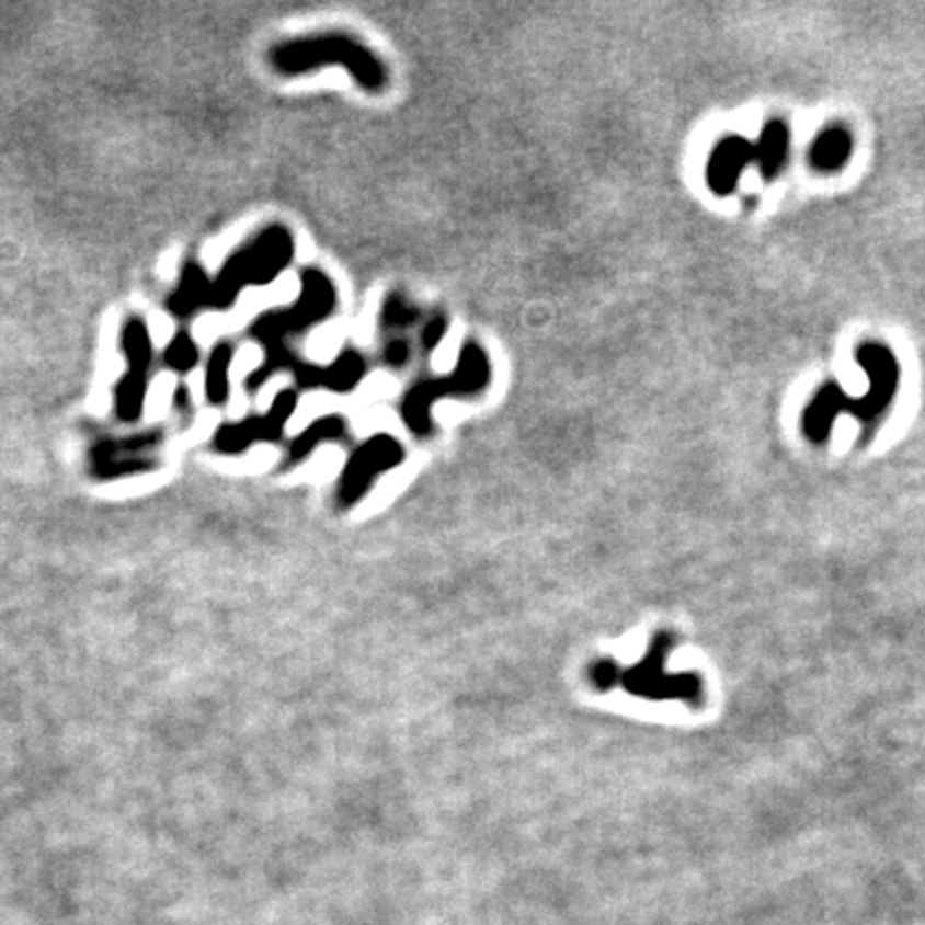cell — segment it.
I'll list each match as a JSON object with an SVG mask.
<instances>
[{
    "label": "cell",
    "mask_w": 925,
    "mask_h": 925,
    "mask_svg": "<svg viewBox=\"0 0 925 925\" xmlns=\"http://www.w3.org/2000/svg\"><path fill=\"white\" fill-rule=\"evenodd\" d=\"M269 65L285 78H298L322 67H343L365 93L379 94L388 89L390 73L386 62L369 46L347 33H316L278 42L269 49Z\"/></svg>",
    "instance_id": "obj_1"
},
{
    "label": "cell",
    "mask_w": 925,
    "mask_h": 925,
    "mask_svg": "<svg viewBox=\"0 0 925 925\" xmlns=\"http://www.w3.org/2000/svg\"><path fill=\"white\" fill-rule=\"evenodd\" d=\"M855 356L870 377V390L859 399H850L835 384L823 386L816 397L808 403L801 416V429L806 437L814 444H823L830 439L833 418L837 414L848 412L864 422H875L884 414V410L895 397L900 367L893 352L882 343H864L857 347Z\"/></svg>",
    "instance_id": "obj_2"
},
{
    "label": "cell",
    "mask_w": 925,
    "mask_h": 925,
    "mask_svg": "<svg viewBox=\"0 0 925 925\" xmlns=\"http://www.w3.org/2000/svg\"><path fill=\"white\" fill-rule=\"evenodd\" d=\"M493 379V367L487 350L476 341H465L455 369L448 375L416 379L401 399V420L418 437L429 439L435 433L433 406L444 399H471L482 395Z\"/></svg>",
    "instance_id": "obj_3"
},
{
    "label": "cell",
    "mask_w": 925,
    "mask_h": 925,
    "mask_svg": "<svg viewBox=\"0 0 925 925\" xmlns=\"http://www.w3.org/2000/svg\"><path fill=\"white\" fill-rule=\"evenodd\" d=\"M294 253L296 242L292 231L281 224L264 228L233 251L219 275L213 278L208 309L230 311L242 289L262 287L281 277L292 266Z\"/></svg>",
    "instance_id": "obj_4"
},
{
    "label": "cell",
    "mask_w": 925,
    "mask_h": 925,
    "mask_svg": "<svg viewBox=\"0 0 925 925\" xmlns=\"http://www.w3.org/2000/svg\"><path fill=\"white\" fill-rule=\"evenodd\" d=\"M336 287L320 269H305L300 273V292L294 305L262 313L249 326V336L264 347V356L283 354L289 339H296L311 328L326 322L336 309Z\"/></svg>",
    "instance_id": "obj_5"
},
{
    "label": "cell",
    "mask_w": 925,
    "mask_h": 925,
    "mask_svg": "<svg viewBox=\"0 0 925 925\" xmlns=\"http://www.w3.org/2000/svg\"><path fill=\"white\" fill-rule=\"evenodd\" d=\"M677 637L673 632H655L649 641L646 658L626 669L621 673V688L628 694L641 696V698H655V700H669L680 698L688 700L690 705H700L705 690L703 682L696 673H666V658L671 655V649L675 648Z\"/></svg>",
    "instance_id": "obj_6"
},
{
    "label": "cell",
    "mask_w": 925,
    "mask_h": 925,
    "mask_svg": "<svg viewBox=\"0 0 925 925\" xmlns=\"http://www.w3.org/2000/svg\"><path fill=\"white\" fill-rule=\"evenodd\" d=\"M121 352L127 369L114 386V414L123 424H136L146 406L155 347L148 326L141 318H129L121 330Z\"/></svg>",
    "instance_id": "obj_7"
},
{
    "label": "cell",
    "mask_w": 925,
    "mask_h": 925,
    "mask_svg": "<svg viewBox=\"0 0 925 925\" xmlns=\"http://www.w3.org/2000/svg\"><path fill=\"white\" fill-rule=\"evenodd\" d=\"M165 433L146 429L129 435H103L89 450V473L96 480H116L157 467Z\"/></svg>",
    "instance_id": "obj_8"
},
{
    "label": "cell",
    "mask_w": 925,
    "mask_h": 925,
    "mask_svg": "<svg viewBox=\"0 0 925 925\" xmlns=\"http://www.w3.org/2000/svg\"><path fill=\"white\" fill-rule=\"evenodd\" d=\"M406 461L403 444L390 433H377L352 450L336 482V506L354 509L365 500L379 476Z\"/></svg>",
    "instance_id": "obj_9"
},
{
    "label": "cell",
    "mask_w": 925,
    "mask_h": 925,
    "mask_svg": "<svg viewBox=\"0 0 925 925\" xmlns=\"http://www.w3.org/2000/svg\"><path fill=\"white\" fill-rule=\"evenodd\" d=\"M298 408V390H281L269 412L242 418L221 424L213 435V448L221 455L247 453L253 444H273L283 437V431Z\"/></svg>",
    "instance_id": "obj_10"
},
{
    "label": "cell",
    "mask_w": 925,
    "mask_h": 925,
    "mask_svg": "<svg viewBox=\"0 0 925 925\" xmlns=\"http://www.w3.org/2000/svg\"><path fill=\"white\" fill-rule=\"evenodd\" d=\"M754 161H756L754 141L738 134H729L718 139L705 165L707 186L720 197L731 195L740 185L743 170Z\"/></svg>",
    "instance_id": "obj_11"
},
{
    "label": "cell",
    "mask_w": 925,
    "mask_h": 925,
    "mask_svg": "<svg viewBox=\"0 0 925 925\" xmlns=\"http://www.w3.org/2000/svg\"><path fill=\"white\" fill-rule=\"evenodd\" d=\"M210 289H213V278H208L199 262L189 260L183 266V273L174 292L165 300V309L170 311V316H174L181 322L191 320L193 316L210 307Z\"/></svg>",
    "instance_id": "obj_12"
},
{
    "label": "cell",
    "mask_w": 925,
    "mask_h": 925,
    "mask_svg": "<svg viewBox=\"0 0 925 925\" xmlns=\"http://www.w3.org/2000/svg\"><path fill=\"white\" fill-rule=\"evenodd\" d=\"M350 437V424L345 416L341 414H328V416L318 418L313 420L302 433H298L285 448L283 455V465L292 467L298 462L309 459L318 446L328 444V442H345Z\"/></svg>",
    "instance_id": "obj_13"
},
{
    "label": "cell",
    "mask_w": 925,
    "mask_h": 925,
    "mask_svg": "<svg viewBox=\"0 0 925 925\" xmlns=\"http://www.w3.org/2000/svg\"><path fill=\"white\" fill-rule=\"evenodd\" d=\"M756 146V165L763 176V181H774L783 168L787 165L788 150H790V129L783 118H772L758 139Z\"/></svg>",
    "instance_id": "obj_14"
},
{
    "label": "cell",
    "mask_w": 925,
    "mask_h": 925,
    "mask_svg": "<svg viewBox=\"0 0 925 925\" xmlns=\"http://www.w3.org/2000/svg\"><path fill=\"white\" fill-rule=\"evenodd\" d=\"M367 370V358L358 350L345 347L330 365H322V388L336 395H347L363 384Z\"/></svg>",
    "instance_id": "obj_15"
},
{
    "label": "cell",
    "mask_w": 925,
    "mask_h": 925,
    "mask_svg": "<svg viewBox=\"0 0 925 925\" xmlns=\"http://www.w3.org/2000/svg\"><path fill=\"white\" fill-rule=\"evenodd\" d=\"M233 361V345L230 341H219L206 361L204 373V392L210 406L224 408L230 399V370Z\"/></svg>",
    "instance_id": "obj_16"
},
{
    "label": "cell",
    "mask_w": 925,
    "mask_h": 925,
    "mask_svg": "<svg viewBox=\"0 0 925 925\" xmlns=\"http://www.w3.org/2000/svg\"><path fill=\"white\" fill-rule=\"evenodd\" d=\"M850 150H853L850 134L842 127H830L814 139L810 148V163L819 172H835L848 161Z\"/></svg>",
    "instance_id": "obj_17"
},
{
    "label": "cell",
    "mask_w": 925,
    "mask_h": 925,
    "mask_svg": "<svg viewBox=\"0 0 925 925\" xmlns=\"http://www.w3.org/2000/svg\"><path fill=\"white\" fill-rule=\"evenodd\" d=\"M420 316L422 311L403 292H390L379 311V328L386 336H397L414 328L420 322Z\"/></svg>",
    "instance_id": "obj_18"
},
{
    "label": "cell",
    "mask_w": 925,
    "mask_h": 925,
    "mask_svg": "<svg viewBox=\"0 0 925 925\" xmlns=\"http://www.w3.org/2000/svg\"><path fill=\"white\" fill-rule=\"evenodd\" d=\"M197 363H199V347L195 339L186 330L176 332L163 350V365L179 375H186L189 370L197 367Z\"/></svg>",
    "instance_id": "obj_19"
},
{
    "label": "cell",
    "mask_w": 925,
    "mask_h": 925,
    "mask_svg": "<svg viewBox=\"0 0 925 925\" xmlns=\"http://www.w3.org/2000/svg\"><path fill=\"white\" fill-rule=\"evenodd\" d=\"M448 328H450V322H448V316H444V313H439V311H435V313H431L422 326H420V332H418V350H420V354L422 356H431L439 345H442V341H444V336L448 334Z\"/></svg>",
    "instance_id": "obj_20"
},
{
    "label": "cell",
    "mask_w": 925,
    "mask_h": 925,
    "mask_svg": "<svg viewBox=\"0 0 925 925\" xmlns=\"http://www.w3.org/2000/svg\"><path fill=\"white\" fill-rule=\"evenodd\" d=\"M412 356H414V345L403 334L386 336L381 345V354H379L381 365L392 370L406 369L412 363Z\"/></svg>",
    "instance_id": "obj_21"
},
{
    "label": "cell",
    "mask_w": 925,
    "mask_h": 925,
    "mask_svg": "<svg viewBox=\"0 0 925 925\" xmlns=\"http://www.w3.org/2000/svg\"><path fill=\"white\" fill-rule=\"evenodd\" d=\"M621 669H619V664H615L613 660H596V662H592V666H590V682H592V686L596 688V690H601V693H608L610 688H615L617 684H621Z\"/></svg>",
    "instance_id": "obj_22"
},
{
    "label": "cell",
    "mask_w": 925,
    "mask_h": 925,
    "mask_svg": "<svg viewBox=\"0 0 925 925\" xmlns=\"http://www.w3.org/2000/svg\"><path fill=\"white\" fill-rule=\"evenodd\" d=\"M174 412L183 420H189L193 416V399H191V390L186 386H179L174 392Z\"/></svg>",
    "instance_id": "obj_23"
}]
</instances>
